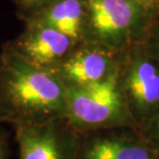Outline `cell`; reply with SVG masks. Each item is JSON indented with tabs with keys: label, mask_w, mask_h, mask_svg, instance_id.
<instances>
[{
	"label": "cell",
	"mask_w": 159,
	"mask_h": 159,
	"mask_svg": "<svg viewBox=\"0 0 159 159\" xmlns=\"http://www.w3.org/2000/svg\"><path fill=\"white\" fill-rule=\"evenodd\" d=\"M16 126L20 159H68L66 143L57 119Z\"/></svg>",
	"instance_id": "obj_3"
},
{
	"label": "cell",
	"mask_w": 159,
	"mask_h": 159,
	"mask_svg": "<svg viewBox=\"0 0 159 159\" xmlns=\"http://www.w3.org/2000/svg\"><path fill=\"white\" fill-rule=\"evenodd\" d=\"M156 128H157V133H158V136H159V120H158V122H157Z\"/></svg>",
	"instance_id": "obj_13"
},
{
	"label": "cell",
	"mask_w": 159,
	"mask_h": 159,
	"mask_svg": "<svg viewBox=\"0 0 159 159\" xmlns=\"http://www.w3.org/2000/svg\"><path fill=\"white\" fill-rule=\"evenodd\" d=\"M0 159H9L7 142L2 135H0Z\"/></svg>",
	"instance_id": "obj_12"
},
{
	"label": "cell",
	"mask_w": 159,
	"mask_h": 159,
	"mask_svg": "<svg viewBox=\"0 0 159 159\" xmlns=\"http://www.w3.org/2000/svg\"><path fill=\"white\" fill-rule=\"evenodd\" d=\"M110 60L98 51H85L75 54L63 62L61 72L74 86H83L98 82L107 77Z\"/></svg>",
	"instance_id": "obj_7"
},
{
	"label": "cell",
	"mask_w": 159,
	"mask_h": 159,
	"mask_svg": "<svg viewBox=\"0 0 159 159\" xmlns=\"http://www.w3.org/2000/svg\"><path fill=\"white\" fill-rule=\"evenodd\" d=\"M85 159H150L143 147L119 139H97L89 146Z\"/></svg>",
	"instance_id": "obj_8"
},
{
	"label": "cell",
	"mask_w": 159,
	"mask_h": 159,
	"mask_svg": "<svg viewBox=\"0 0 159 159\" xmlns=\"http://www.w3.org/2000/svg\"><path fill=\"white\" fill-rule=\"evenodd\" d=\"M122 115V100L116 74L83 86L66 89L65 117L80 127L111 125Z\"/></svg>",
	"instance_id": "obj_2"
},
{
	"label": "cell",
	"mask_w": 159,
	"mask_h": 159,
	"mask_svg": "<svg viewBox=\"0 0 159 159\" xmlns=\"http://www.w3.org/2000/svg\"><path fill=\"white\" fill-rule=\"evenodd\" d=\"M2 121L14 122V118H12V114L7 104L0 100V122H2Z\"/></svg>",
	"instance_id": "obj_11"
},
{
	"label": "cell",
	"mask_w": 159,
	"mask_h": 159,
	"mask_svg": "<svg viewBox=\"0 0 159 159\" xmlns=\"http://www.w3.org/2000/svg\"><path fill=\"white\" fill-rule=\"evenodd\" d=\"M31 1H34V0H31Z\"/></svg>",
	"instance_id": "obj_14"
},
{
	"label": "cell",
	"mask_w": 159,
	"mask_h": 159,
	"mask_svg": "<svg viewBox=\"0 0 159 159\" xmlns=\"http://www.w3.org/2000/svg\"><path fill=\"white\" fill-rule=\"evenodd\" d=\"M81 19L82 6L79 0H62L47 14L46 24L75 39L79 36Z\"/></svg>",
	"instance_id": "obj_9"
},
{
	"label": "cell",
	"mask_w": 159,
	"mask_h": 159,
	"mask_svg": "<svg viewBox=\"0 0 159 159\" xmlns=\"http://www.w3.org/2000/svg\"><path fill=\"white\" fill-rule=\"evenodd\" d=\"M129 93L143 111H150L159 104V70L147 60H138L127 77Z\"/></svg>",
	"instance_id": "obj_6"
},
{
	"label": "cell",
	"mask_w": 159,
	"mask_h": 159,
	"mask_svg": "<svg viewBox=\"0 0 159 159\" xmlns=\"http://www.w3.org/2000/svg\"><path fill=\"white\" fill-rule=\"evenodd\" d=\"M3 87L15 125L43 123L65 116L67 88L51 70L23 56L16 55L5 62Z\"/></svg>",
	"instance_id": "obj_1"
},
{
	"label": "cell",
	"mask_w": 159,
	"mask_h": 159,
	"mask_svg": "<svg viewBox=\"0 0 159 159\" xmlns=\"http://www.w3.org/2000/svg\"><path fill=\"white\" fill-rule=\"evenodd\" d=\"M129 1L146 9H157L159 7V0H129Z\"/></svg>",
	"instance_id": "obj_10"
},
{
	"label": "cell",
	"mask_w": 159,
	"mask_h": 159,
	"mask_svg": "<svg viewBox=\"0 0 159 159\" xmlns=\"http://www.w3.org/2000/svg\"><path fill=\"white\" fill-rule=\"evenodd\" d=\"M70 43V37L47 26L24 43V58L33 64L46 67L62 58L68 51Z\"/></svg>",
	"instance_id": "obj_5"
},
{
	"label": "cell",
	"mask_w": 159,
	"mask_h": 159,
	"mask_svg": "<svg viewBox=\"0 0 159 159\" xmlns=\"http://www.w3.org/2000/svg\"><path fill=\"white\" fill-rule=\"evenodd\" d=\"M94 29L104 39H116L129 29L136 16L129 0H88Z\"/></svg>",
	"instance_id": "obj_4"
}]
</instances>
